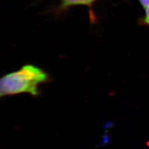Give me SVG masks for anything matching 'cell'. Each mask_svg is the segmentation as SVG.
<instances>
[{"mask_svg":"<svg viewBox=\"0 0 149 149\" xmlns=\"http://www.w3.org/2000/svg\"><path fill=\"white\" fill-rule=\"evenodd\" d=\"M139 1L144 8H146L149 6V0H139Z\"/></svg>","mask_w":149,"mask_h":149,"instance_id":"4","label":"cell"},{"mask_svg":"<svg viewBox=\"0 0 149 149\" xmlns=\"http://www.w3.org/2000/svg\"><path fill=\"white\" fill-rule=\"evenodd\" d=\"M49 80V74L44 70L33 65H26L1 78L0 95L6 96L26 93L37 96L39 94V85Z\"/></svg>","mask_w":149,"mask_h":149,"instance_id":"1","label":"cell"},{"mask_svg":"<svg viewBox=\"0 0 149 149\" xmlns=\"http://www.w3.org/2000/svg\"><path fill=\"white\" fill-rule=\"evenodd\" d=\"M146 9V15L145 17L143 19V22L145 23L146 24L149 26V6H147Z\"/></svg>","mask_w":149,"mask_h":149,"instance_id":"3","label":"cell"},{"mask_svg":"<svg viewBox=\"0 0 149 149\" xmlns=\"http://www.w3.org/2000/svg\"><path fill=\"white\" fill-rule=\"evenodd\" d=\"M97 0H61L59 11H65L73 6L86 5L91 6Z\"/></svg>","mask_w":149,"mask_h":149,"instance_id":"2","label":"cell"}]
</instances>
